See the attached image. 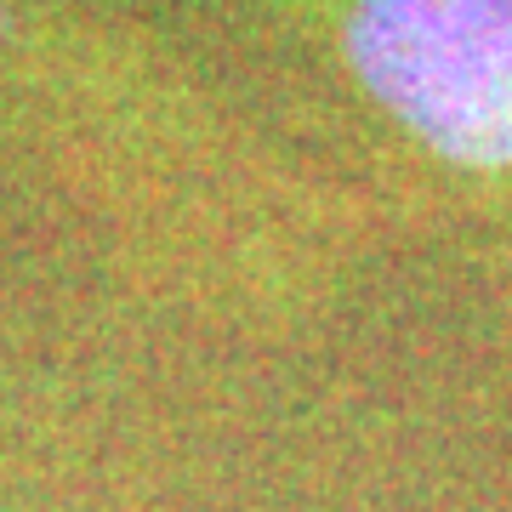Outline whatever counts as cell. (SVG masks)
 <instances>
[{"label": "cell", "instance_id": "obj_1", "mask_svg": "<svg viewBox=\"0 0 512 512\" xmlns=\"http://www.w3.org/2000/svg\"><path fill=\"white\" fill-rule=\"evenodd\" d=\"M359 80L461 165H512V0H359Z\"/></svg>", "mask_w": 512, "mask_h": 512}]
</instances>
